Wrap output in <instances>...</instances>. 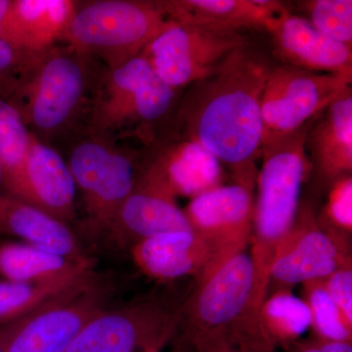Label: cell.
<instances>
[{"label": "cell", "instance_id": "6da1fadb", "mask_svg": "<svg viewBox=\"0 0 352 352\" xmlns=\"http://www.w3.org/2000/svg\"><path fill=\"white\" fill-rule=\"evenodd\" d=\"M271 68L249 44L234 50L210 75L186 87L164 135L200 143L237 182L252 184L263 144L261 98Z\"/></svg>", "mask_w": 352, "mask_h": 352}, {"label": "cell", "instance_id": "7a4b0ae2", "mask_svg": "<svg viewBox=\"0 0 352 352\" xmlns=\"http://www.w3.org/2000/svg\"><path fill=\"white\" fill-rule=\"evenodd\" d=\"M104 69L57 43L32 58L9 100L34 138L57 148L87 129Z\"/></svg>", "mask_w": 352, "mask_h": 352}, {"label": "cell", "instance_id": "3957f363", "mask_svg": "<svg viewBox=\"0 0 352 352\" xmlns=\"http://www.w3.org/2000/svg\"><path fill=\"white\" fill-rule=\"evenodd\" d=\"M314 120L261 146L263 166L258 177V197L254 214L256 240L252 256L256 266V294L261 298L278 248L295 227L302 184L311 170L305 139Z\"/></svg>", "mask_w": 352, "mask_h": 352}, {"label": "cell", "instance_id": "277c9868", "mask_svg": "<svg viewBox=\"0 0 352 352\" xmlns=\"http://www.w3.org/2000/svg\"><path fill=\"white\" fill-rule=\"evenodd\" d=\"M179 92L142 56L105 68L87 129L117 139L135 138L151 147L170 124Z\"/></svg>", "mask_w": 352, "mask_h": 352}, {"label": "cell", "instance_id": "5b68a950", "mask_svg": "<svg viewBox=\"0 0 352 352\" xmlns=\"http://www.w3.org/2000/svg\"><path fill=\"white\" fill-rule=\"evenodd\" d=\"M175 24L164 0L76 1L62 43L112 69L140 56Z\"/></svg>", "mask_w": 352, "mask_h": 352}, {"label": "cell", "instance_id": "8992f818", "mask_svg": "<svg viewBox=\"0 0 352 352\" xmlns=\"http://www.w3.org/2000/svg\"><path fill=\"white\" fill-rule=\"evenodd\" d=\"M106 134L89 129L69 139L66 146V161L82 191L88 221L94 229L109 230L122 204L135 188L140 175V155Z\"/></svg>", "mask_w": 352, "mask_h": 352}, {"label": "cell", "instance_id": "52a82bcc", "mask_svg": "<svg viewBox=\"0 0 352 352\" xmlns=\"http://www.w3.org/2000/svg\"><path fill=\"white\" fill-rule=\"evenodd\" d=\"M351 82V75L315 73L286 65L272 67L261 98V146L307 126Z\"/></svg>", "mask_w": 352, "mask_h": 352}, {"label": "cell", "instance_id": "ba28073f", "mask_svg": "<svg viewBox=\"0 0 352 352\" xmlns=\"http://www.w3.org/2000/svg\"><path fill=\"white\" fill-rule=\"evenodd\" d=\"M106 293L91 278L0 330L3 352H66L87 322L105 310Z\"/></svg>", "mask_w": 352, "mask_h": 352}, {"label": "cell", "instance_id": "9c48e42d", "mask_svg": "<svg viewBox=\"0 0 352 352\" xmlns=\"http://www.w3.org/2000/svg\"><path fill=\"white\" fill-rule=\"evenodd\" d=\"M242 32L175 24L155 38L140 56L178 91L210 75L220 62L247 45Z\"/></svg>", "mask_w": 352, "mask_h": 352}, {"label": "cell", "instance_id": "30bf717a", "mask_svg": "<svg viewBox=\"0 0 352 352\" xmlns=\"http://www.w3.org/2000/svg\"><path fill=\"white\" fill-rule=\"evenodd\" d=\"M252 184L237 182L219 187L190 201L187 219L208 252L205 276L227 258L241 252L254 223Z\"/></svg>", "mask_w": 352, "mask_h": 352}, {"label": "cell", "instance_id": "8fae6325", "mask_svg": "<svg viewBox=\"0 0 352 352\" xmlns=\"http://www.w3.org/2000/svg\"><path fill=\"white\" fill-rule=\"evenodd\" d=\"M141 175L173 197L192 199L221 185V164L203 145L164 135L147 148Z\"/></svg>", "mask_w": 352, "mask_h": 352}, {"label": "cell", "instance_id": "7c38bea8", "mask_svg": "<svg viewBox=\"0 0 352 352\" xmlns=\"http://www.w3.org/2000/svg\"><path fill=\"white\" fill-rule=\"evenodd\" d=\"M170 317L152 305L103 310L78 333L66 352H134L155 349L168 333Z\"/></svg>", "mask_w": 352, "mask_h": 352}, {"label": "cell", "instance_id": "4fadbf2b", "mask_svg": "<svg viewBox=\"0 0 352 352\" xmlns=\"http://www.w3.org/2000/svg\"><path fill=\"white\" fill-rule=\"evenodd\" d=\"M273 53L281 65L315 73L352 76V47L317 31L305 18L287 8L266 25Z\"/></svg>", "mask_w": 352, "mask_h": 352}, {"label": "cell", "instance_id": "5bb4252c", "mask_svg": "<svg viewBox=\"0 0 352 352\" xmlns=\"http://www.w3.org/2000/svg\"><path fill=\"white\" fill-rule=\"evenodd\" d=\"M6 195L38 208L65 223L75 217L76 185L63 155L32 134L19 179Z\"/></svg>", "mask_w": 352, "mask_h": 352}, {"label": "cell", "instance_id": "9a60e30c", "mask_svg": "<svg viewBox=\"0 0 352 352\" xmlns=\"http://www.w3.org/2000/svg\"><path fill=\"white\" fill-rule=\"evenodd\" d=\"M311 170L333 182L352 171V88L349 87L312 122L305 139Z\"/></svg>", "mask_w": 352, "mask_h": 352}, {"label": "cell", "instance_id": "2e32d148", "mask_svg": "<svg viewBox=\"0 0 352 352\" xmlns=\"http://www.w3.org/2000/svg\"><path fill=\"white\" fill-rule=\"evenodd\" d=\"M205 277L196 303L197 314L204 323L226 325L254 302L256 273L249 254H234Z\"/></svg>", "mask_w": 352, "mask_h": 352}, {"label": "cell", "instance_id": "e0dca14e", "mask_svg": "<svg viewBox=\"0 0 352 352\" xmlns=\"http://www.w3.org/2000/svg\"><path fill=\"white\" fill-rule=\"evenodd\" d=\"M108 231L119 238L141 241L173 231L193 230L175 197L140 175Z\"/></svg>", "mask_w": 352, "mask_h": 352}, {"label": "cell", "instance_id": "ac0fdd59", "mask_svg": "<svg viewBox=\"0 0 352 352\" xmlns=\"http://www.w3.org/2000/svg\"><path fill=\"white\" fill-rule=\"evenodd\" d=\"M166 12L176 24L217 31H265L273 17L289 8L273 0H164Z\"/></svg>", "mask_w": 352, "mask_h": 352}, {"label": "cell", "instance_id": "d6986e66", "mask_svg": "<svg viewBox=\"0 0 352 352\" xmlns=\"http://www.w3.org/2000/svg\"><path fill=\"white\" fill-rule=\"evenodd\" d=\"M340 254L335 241L317 228L292 230L278 248L270 276L285 284L316 281L340 268Z\"/></svg>", "mask_w": 352, "mask_h": 352}, {"label": "cell", "instance_id": "ffe728a7", "mask_svg": "<svg viewBox=\"0 0 352 352\" xmlns=\"http://www.w3.org/2000/svg\"><path fill=\"white\" fill-rule=\"evenodd\" d=\"M0 233L15 236L25 244L64 258H87L67 223L6 194L0 198Z\"/></svg>", "mask_w": 352, "mask_h": 352}, {"label": "cell", "instance_id": "44dd1931", "mask_svg": "<svg viewBox=\"0 0 352 352\" xmlns=\"http://www.w3.org/2000/svg\"><path fill=\"white\" fill-rule=\"evenodd\" d=\"M132 256L139 267L156 279H175L207 268L208 252L194 231H173L138 241Z\"/></svg>", "mask_w": 352, "mask_h": 352}, {"label": "cell", "instance_id": "7402d4cb", "mask_svg": "<svg viewBox=\"0 0 352 352\" xmlns=\"http://www.w3.org/2000/svg\"><path fill=\"white\" fill-rule=\"evenodd\" d=\"M0 274L7 281L55 283L91 276L89 259L74 261L22 243L0 245Z\"/></svg>", "mask_w": 352, "mask_h": 352}, {"label": "cell", "instance_id": "603a6c76", "mask_svg": "<svg viewBox=\"0 0 352 352\" xmlns=\"http://www.w3.org/2000/svg\"><path fill=\"white\" fill-rule=\"evenodd\" d=\"M75 6L72 0H13L16 50L36 55L62 43Z\"/></svg>", "mask_w": 352, "mask_h": 352}, {"label": "cell", "instance_id": "cb8c5ba5", "mask_svg": "<svg viewBox=\"0 0 352 352\" xmlns=\"http://www.w3.org/2000/svg\"><path fill=\"white\" fill-rule=\"evenodd\" d=\"M31 140V131L19 111L9 99L0 98V168L6 194L19 179Z\"/></svg>", "mask_w": 352, "mask_h": 352}, {"label": "cell", "instance_id": "d4e9b609", "mask_svg": "<svg viewBox=\"0 0 352 352\" xmlns=\"http://www.w3.org/2000/svg\"><path fill=\"white\" fill-rule=\"evenodd\" d=\"M91 278L44 284L0 282V323L16 320Z\"/></svg>", "mask_w": 352, "mask_h": 352}, {"label": "cell", "instance_id": "484cf974", "mask_svg": "<svg viewBox=\"0 0 352 352\" xmlns=\"http://www.w3.org/2000/svg\"><path fill=\"white\" fill-rule=\"evenodd\" d=\"M298 8L317 31L352 47L351 0H307L298 1Z\"/></svg>", "mask_w": 352, "mask_h": 352}, {"label": "cell", "instance_id": "4316f807", "mask_svg": "<svg viewBox=\"0 0 352 352\" xmlns=\"http://www.w3.org/2000/svg\"><path fill=\"white\" fill-rule=\"evenodd\" d=\"M264 321L271 331L284 338H296L312 325L307 302L289 294H277L263 307Z\"/></svg>", "mask_w": 352, "mask_h": 352}, {"label": "cell", "instance_id": "83f0119b", "mask_svg": "<svg viewBox=\"0 0 352 352\" xmlns=\"http://www.w3.org/2000/svg\"><path fill=\"white\" fill-rule=\"evenodd\" d=\"M311 312L312 324L319 333L330 342H346L351 338V324L329 296L325 287L311 289L307 302Z\"/></svg>", "mask_w": 352, "mask_h": 352}, {"label": "cell", "instance_id": "f1b7e54d", "mask_svg": "<svg viewBox=\"0 0 352 352\" xmlns=\"http://www.w3.org/2000/svg\"><path fill=\"white\" fill-rule=\"evenodd\" d=\"M36 55H30L0 39V98H10L21 76Z\"/></svg>", "mask_w": 352, "mask_h": 352}, {"label": "cell", "instance_id": "f546056e", "mask_svg": "<svg viewBox=\"0 0 352 352\" xmlns=\"http://www.w3.org/2000/svg\"><path fill=\"white\" fill-rule=\"evenodd\" d=\"M326 208V214L333 224L351 230L352 227V177L344 175L332 183Z\"/></svg>", "mask_w": 352, "mask_h": 352}, {"label": "cell", "instance_id": "4dcf8cb0", "mask_svg": "<svg viewBox=\"0 0 352 352\" xmlns=\"http://www.w3.org/2000/svg\"><path fill=\"white\" fill-rule=\"evenodd\" d=\"M326 291L340 308L346 321L352 324V272L340 267L327 278Z\"/></svg>", "mask_w": 352, "mask_h": 352}, {"label": "cell", "instance_id": "1f68e13d", "mask_svg": "<svg viewBox=\"0 0 352 352\" xmlns=\"http://www.w3.org/2000/svg\"><path fill=\"white\" fill-rule=\"evenodd\" d=\"M12 2L13 0H0V39L14 47Z\"/></svg>", "mask_w": 352, "mask_h": 352}, {"label": "cell", "instance_id": "d6a6232c", "mask_svg": "<svg viewBox=\"0 0 352 352\" xmlns=\"http://www.w3.org/2000/svg\"><path fill=\"white\" fill-rule=\"evenodd\" d=\"M303 352H352V347L346 342H330L322 346L311 347Z\"/></svg>", "mask_w": 352, "mask_h": 352}, {"label": "cell", "instance_id": "836d02e7", "mask_svg": "<svg viewBox=\"0 0 352 352\" xmlns=\"http://www.w3.org/2000/svg\"><path fill=\"white\" fill-rule=\"evenodd\" d=\"M2 189V173H1V168H0V198H1V196L3 195V193L1 192Z\"/></svg>", "mask_w": 352, "mask_h": 352}, {"label": "cell", "instance_id": "e575fe53", "mask_svg": "<svg viewBox=\"0 0 352 352\" xmlns=\"http://www.w3.org/2000/svg\"><path fill=\"white\" fill-rule=\"evenodd\" d=\"M154 351H155V349H147V352H154Z\"/></svg>", "mask_w": 352, "mask_h": 352}, {"label": "cell", "instance_id": "d590c367", "mask_svg": "<svg viewBox=\"0 0 352 352\" xmlns=\"http://www.w3.org/2000/svg\"><path fill=\"white\" fill-rule=\"evenodd\" d=\"M0 352H3V351H2L1 346H0Z\"/></svg>", "mask_w": 352, "mask_h": 352}]
</instances>
